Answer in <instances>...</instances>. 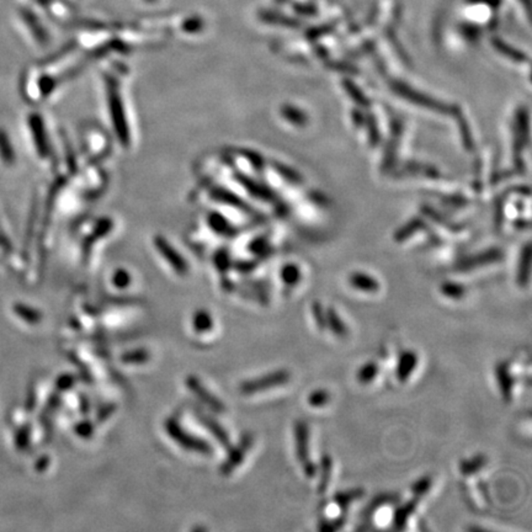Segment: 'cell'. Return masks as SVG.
Wrapping results in <instances>:
<instances>
[{"label": "cell", "instance_id": "1", "mask_svg": "<svg viewBox=\"0 0 532 532\" xmlns=\"http://www.w3.org/2000/svg\"><path fill=\"white\" fill-rule=\"evenodd\" d=\"M293 439L298 462L302 467L304 476L312 479L318 474V464L311 458V432L309 426L304 421H296L293 424Z\"/></svg>", "mask_w": 532, "mask_h": 532}, {"label": "cell", "instance_id": "2", "mask_svg": "<svg viewBox=\"0 0 532 532\" xmlns=\"http://www.w3.org/2000/svg\"><path fill=\"white\" fill-rule=\"evenodd\" d=\"M164 429L171 440L187 451L200 453L203 456H210L213 453L212 447L210 446L208 442L185 430L181 426L180 421L175 418L166 419L164 423Z\"/></svg>", "mask_w": 532, "mask_h": 532}, {"label": "cell", "instance_id": "3", "mask_svg": "<svg viewBox=\"0 0 532 532\" xmlns=\"http://www.w3.org/2000/svg\"><path fill=\"white\" fill-rule=\"evenodd\" d=\"M290 381H291V373L285 368H280L260 377L251 378L242 382L240 389V392L245 396H251V394L260 393L269 389L281 387L288 384Z\"/></svg>", "mask_w": 532, "mask_h": 532}, {"label": "cell", "instance_id": "4", "mask_svg": "<svg viewBox=\"0 0 532 532\" xmlns=\"http://www.w3.org/2000/svg\"><path fill=\"white\" fill-rule=\"evenodd\" d=\"M253 444H254V437L251 434H245L244 437L240 439L238 445L230 448L228 457L224 460L221 469H219L221 474L224 476L233 474L235 469H238L244 461L249 450L253 447Z\"/></svg>", "mask_w": 532, "mask_h": 532}, {"label": "cell", "instance_id": "5", "mask_svg": "<svg viewBox=\"0 0 532 532\" xmlns=\"http://www.w3.org/2000/svg\"><path fill=\"white\" fill-rule=\"evenodd\" d=\"M185 384H187V389H190L192 393H194V396L201 403H203L210 409L212 410V412L224 413V410H226L224 402L221 399L217 398L216 396H213L212 392L208 391L198 378L195 377V376H189L187 378V381H185Z\"/></svg>", "mask_w": 532, "mask_h": 532}, {"label": "cell", "instance_id": "6", "mask_svg": "<svg viewBox=\"0 0 532 532\" xmlns=\"http://www.w3.org/2000/svg\"><path fill=\"white\" fill-rule=\"evenodd\" d=\"M155 249L159 251L160 256H163V259L165 261L169 263V265L171 266V269L174 272L180 274V275H185L187 274V270H189L187 261L181 256L179 251H176L173 248V245L171 243H168L162 237H157L155 240Z\"/></svg>", "mask_w": 532, "mask_h": 532}, {"label": "cell", "instance_id": "7", "mask_svg": "<svg viewBox=\"0 0 532 532\" xmlns=\"http://www.w3.org/2000/svg\"><path fill=\"white\" fill-rule=\"evenodd\" d=\"M495 378L498 389L501 394V398L506 402H511L514 397V389H515V376L511 371L510 365L506 361L499 362L495 366Z\"/></svg>", "mask_w": 532, "mask_h": 532}, {"label": "cell", "instance_id": "8", "mask_svg": "<svg viewBox=\"0 0 532 532\" xmlns=\"http://www.w3.org/2000/svg\"><path fill=\"white\" fill-rule=\"evenodd\" d=\"M419 363L418 352L407 349L400 352L396 368V377L400 384H405L414 373Z\"/></svg>", "mask_w": 532, "mask_h": 532}, {"label": "cell", "instance_id": "9", "mask_svg": "<svg viewBox=\"0 0 532 532\" xmlns=\"http://www.w3.org/2000/svg\"><path fill=\"white\" fill-rule=\"evenodd\" d=\"M195 415H196L197 421L201 423V425H203L205 429H208V430L211 432V435H212V437H214V439H216L224 448L230 447V439H229L228 432L224 430L222 426L219 425V421H216V419H213L212 416L205 414L201 410H197Z\"/></svg>", "mask_w": 532, "mask_h": 532}, {"label": "cell", "instance_id": "10", "mask_svg": "<svg viewBox=\"0 0 532 532\" xmlns=\"http://www.w3.org/2000/svg\"><path fill=\"white\" fill-rule=\"evenodd\" d=\"M419 498L413 496V499L405 503L403 506H398L393 514V520H392V526L394 530H403L409 522L410 517L414 514L418 504H419Z\"/></svg>", "mask_w": 532, "mask_h": 532}, {"label": "cell", "instance_id": "11", "mask_svg": "<svg viewBox=\"0 0 532 532\" xmlns=\"http://www.w3.org/2000/svg\"><path fill=\"white\" fill-rule=\"evenodd\" d=\"M325 313H327V329H329L336 338H341V339H344L349 336L347 325L334 307H327Z\"/></svg>", "mask_w": 532, "mask_h": 532}, {"label": "cell", "instance_id": "12", "mask_svg": "<svg viewBox=\"0 0 532 532\" xmlns=\"http://www.w3.org/2000/svg\"><path fill=\"white\" fill-rule=\"evenodd\" d=\"M349 282L352 288L361 292L376 293L380 291V282L365 272H352L349 277Z\"/></svg>", "mask_w": 532, "mask_h": 532}, {"label": "cell", "instance_id": "13", "mask_svg": "<svg viewBox=\"0 0 532 532\" xmlns=\"http://www.w3.org/2000/svg\"><path fill=\"white\" fill-rule=\"evenodd\" d=\"M487 464H488V457L485 453H477L472 457L462 460L458 464V469L462 476H474L485 469Z\"/></svg>", "mask_w": 532, "mask_h": 532}, {"label": "cell", "instance_id": "14", "mask_svg": "<svg viewBox=\"0 0 532 532\" xmlns=\"http://www.w3.org/2000/svg\"><path fill=\"white\" fill-rule=\"evenodd\" d=\"M365 495V490L362 488H352V490H341L333 496V501L343 513L347 510V508L352 506L354 501L361 499Z\"/></svg>", "mask_w": 532, "mask_h": 532}, {"label": "cell", "instance_id": "15", "mask_svg": "<svg viewBox=\"0 0 532 532\" xmlns=\"http://www.w3.org/2000/svg\"><path fill=\"white\" fill-rule=\"evenodd\" d=\"M318 474H320L318 492H320V494H323L329 488L330 479H331V474H333V458L328 453H324L320 457Z\"/></svg>", "mask_w": 532, "mask_h": 532}, {"label": "cell", "instance_id": "16", "mask_svg": "<svg viewBox=\"0 0 532 532\" xmlns=\"http://www.w3.org/2000/svg\"><path fill=\"white\" fill-rule=\"evenodd\" d=\"M501 253L498 251H490L487 253H483L480 256H474L472 259H467L466 261H463L462 264L460 265V270L462 272H469V270H474L478 266H483L485 264H492L495 261L501 260Z\"/></svg>", "mask_w": 532, "mask_h": 532}, {"label": "cell", "instance_id": "17", "mask_svg": "<svg viewBox=\"0 0 532 532\" xmlns=\"http://www.w3.org/2000/svg\"><path fill=\"white\" fill-rule=\"evenodd\" d=\"M380 373V366L376 361H368L363 363L361 368L357 370V380L359 384L368 386L373 384V381L377 378Z\"/></svg>", "mask_w": 532, "mask_h": 532}, {"label": "cell", "instance_id": "18", "mask_svg": "<svg viewBox=\"0 0 532 532\" xmlns=\"http://www.w3.org/2000/svg\"><path fill=\"white\" fill-rule=\"evenodd\" d=\"M530 276V248L527 247L522 253L517 267V283L520 288H526Z\"/></svg>", "mask_w": 532, "mask_h": 532}, {"label": "cell", "instance_id": "19", "mask_svg": "<svg viewBox=\"0 0 532 532\" xmlns=\"http://www.w3.org/2000/svg\"><path fill=\"white\" fill-rule=\"evenodd\" d=\"M330 400H331V393L325 389H314L307 397L309 407L317 408V409L324 408L325 405H329Z\"/></svg>", "mask_w": 532, "mask_h": 532}, {"label": "cell", "instance_id": "20", "mask_svg": "<svg viewBox=\"0 0 532 532\" xmlns=\"http://www.w3.org/2000/svg\"><path fill=\"white\" fill-rule=\"evenodd\" d=\"M192 327L197 333H208L213 328V320L208 311H198L192 318Z\"/></svg>", "mask_w": 532, "mask_h": 532}, {"label": "cell", "instance_id": "21", "mask_svg": "<svg viewBox=\"0 0 532 532\" xmlns=\"http://www.w3.org/2000/svg\"><path fill=\"white\" fill-rule=\"evenodd\" d=\"M440 292L446 298L458 301V299H462L464 297L466 288H464V285H461L458 282L446 281L441 283Z\"/></svg>", "mask_w": 532, "mask_h": 532}, {"label": "cell", "instance_id": "22", "mask_svg": "<svg viewBox=\"0 0 532 532\" xmlns=\"http://www.w3.org/2000/svg\"><path fill=\"white\" fill-rule=\"evenodd\" d=\"M302 274L297 265L295 264H288L283 266L281 272V280L288 288L296 286L298 282L301 281Z\"/></svg>", "mask_w": 532, "mask_h": 532}, {"label": "cell", "instance_id": "23", "mask_svg": "<svg viewBox=\"0 0 532 532\" xmlns=\"http://www.w3.org/2000/svg\"><path fill=\"white\" fill-rule=\"evenodd\" d=\"M431 487H432V478L430 476H423L419 479H416L414 483L410 487V492L415 498H419L421 499L423 496H425L429 492H430Z\"/></svg>", "mask_w": 532, "mask_h": 532}, {"label": "cell", "instance_id": "24", "mask_svg": "<svg viewBox=\"0 0 532 532\" xmlns=\"http://www.w3.org/2000/svg\"><path fill=\"white\" fill-rule=\"evenodd\" d=\"M311 313H312L315 327L320 331H324L327 329V313H325L324 306L320 304V301H313L311 306Z\"/></svg>", "mask_w": 532, "mask_h": 532}, {"label": "cell", "instance_id": "25", "mask_svg": "<svg viewBox=\"0 0 532 532\" xmlns=\"http://www.w3.org/2000/svg\"><path fill=\"white\" fill-rule=\"evenodd\" d=\"M149 360V352L144 349H134L130 352H123L121 361L128 365H139Z\"/></svg>", "mask_w": 532, "mask_h": 532}, {"label": "cell", "instance_id": "26", "mask_svg": "<svg viewBox=\"0 0 532 532\" xmlns=\"http://www.w3.org/2000/svg\"><path fill=\"white\" fill-rule=\"evenodd\" d=\"M393 499V495H378V496H376L375 499H373V501H370V504H368V508H365V509H363V511H362V515H365V517H368V515H373V513L377 510V509H380L381 506H386V504L392 503Z\"/></svg>", "mask_w": 532, "mask_h": 532}, {"label": "cell", "instance_id": "27", "mask_svg": "<svg viewBox=\"0 0 532 532\" xmlns=\"http://www.w3.org/2000/svg\"><path fill=\"white\" fill-rule=\"evenodd\" d=\"M345 524V517H336L330 519V520H323V522H320L318 529L322 532L336 531V530H341V527L344 526Z\"/></svg>", "mask_w": 532, "mask_h": 532}, {"label": "cell", "instance_id": "28", "mask_svg": "<svg viewBox=\"0 0 532 532\" xmlns=\"http://www.w3.org/2000/svg\"><path fill=\"white\" fill-rule=\"evenodd\" d=\"M130 282H131V275L123 269L118 270L112 276V283L118 288H127Z\"/></svg>", "mask_w": 532, "mask_h": 532}, {"label": "cell", "instance_id": "29", "mask_svg": "<svg viewBox=\"0 0 532 532\" xmlns=\"http://www.w3.org/2000/svg\"><path fill=\"white\" fill-rule=\"evenodd\" d=\"M3 143L6 144V146H9V141H8V137H6L4 133L0 132V147H3ZM0 155H1V158L6 162V164H11L15 160V155H14V152H13L11 148H6L4 150H1Z\"/></svg>", "mask_w": 532, "mask_h": 532}, {"label": "cell", "instance_id": "30", "mask_svg": "<svg viewBox=\"0 0 532 532\" xmlns=\"http://www.w3.org/2000/svg\"><path fill=\"white\" fill-rule=\"evenodd\" d=\"M75 432L80 437H91L94 432V426L91 421H80L78 425L75 426Z\"/></svg>", "mask_w": 532, "mask_h": 532}, {"label": "cell", "instance_id": "31", "mask_svg": "<svg viewBox=\"0 0 532 532\" xmlns=\"http://www.w3.org/2000/svg\"><path fill=\"white\" fill-rule=\"evenodd\" d=\"M115 409H116V407L112 405H105V407H102V409L97 412V421H107V418H110V416H111L112 413L115 412Z\"/></svg>", "mask_w": 532, "mask_h": 532}, {"label": "cell", "instance_id": "32", "mask_svg": "<svg viewBox=\"0 0 532 532\" xmlns=\"http://www.w3.org/2000/svg\"><path fill=\"white\" fill-rule=\"evenodd\" d=\"M75 380L73 376H63L58 380V387L62 391H68L75 386Z\"/></svg>", "mask_w": 532, "mask_h": 532}]
</instances>
